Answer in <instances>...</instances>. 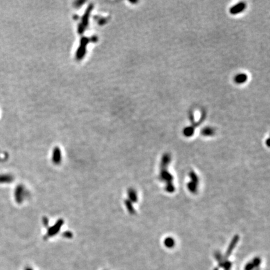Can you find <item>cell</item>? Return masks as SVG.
<instances>
[{
    "instance_id": "1",
    "label": "cell",
    "mask_w": 270,
    "mask_h": 270,
    "mask_svg": "<svg viewBox=\"0 0 270 270\" xmlns=\"http://www.w3.org/2000/svg\"><path fill=\"white\" fill-rule=\"evenodd\" d=\"M27 196V191L24 188V187L22 185H18L14 191V198L15 201L18 204L22 203L24 199H26Z\"/></svg>"
},
{
    "instance_id": "2",
    "label": "cell",
    "mask_w": 270,
    "mask_h": 270,
    "mask_svg": "<svg viewBox=\"0 0 270 270\" xmlns=\"http://www.w3.org/2000/svg\"><path fill=\"white\" fill-rule=\"evenodd\" d=\"M245 8H246V4H245L244 3L241 2V3L236 4L235 6H233L230 9V13L232 15L238 14V13L243 12Z\"/></svg>"
},
{
    "instance_id": "3",
    "label": "cell",
    "mask_w": 270,
    "mask_h": 270,
    "mask_svg": "<svg viewBox=\"0 0 270 270\" xmlns=\"http://www.w3.org/2000/svg\"><path fill=\"white\" fill-rule=\"evenodd\" d=\"M14 176L9 173L0 174V184H9L14 181Z\"/></svg>"
},
{
    "instance_id": "4",
    "label": "cell",
    "mask_w": 270,
    "mask_h": 270,
    "mask_svg": "<svg viewBox=\"0 0 270 270\" xmlns=\"http://www.w3.org/2000/svg\"><path fill=\"white\" fill-rule=\"evenodd\" d=\"M247 79L248 76L246 74H244V73H240V74H238L235 76V81L238 84H241L246 82L247 81Z\"/></svg>"
},
{
    "instance_id": "5",
    "label": "cell",
    "mask_w": 270,
    "mask_h": 270,
    "mask_svg": "<svg viewBox=\"0 0 270 270\" xmlns=\"http://www.w3.org/2000/svg\"><path fill=\"white\" fill-rule=\"evenodd\" d=\"M61 160V153L58 150H55L53 153V162L55 163H58Z\"/></svg>"
},
{
    "instance_id": "6",
    "label": "cell",
    "mask_w": 270,
    "mask_h": 270,
    "mask_svg": "<svg viewBox=\"0 0 270 270\" xmlns=\"http://www.w3.org/2000/svg\"><path fill=\"white\" fill-rule=\"evenodd\" d=\"M193 132H194V129L192 127H188L184 130V134L187 137L192 136Z\"/></svg>"
},
{
    "instance_id": "7",
    "label": "cell",
    "mask_w": 270,
    "mask_h": 270,
    "mask_svg": "<svg viewBox=\"0 0 270 270\" xmlns=\"http://www.w3.org/2000/svg\"><path fill=\"white\" fill-rule=\"evenodd\" d=\"M213 133V131L210 128H206L203 130V134L204 136H210Z\"/></svg>"
},
{
    "instance_id": "8",
    "label": "cell",
    "mask_w": 270,
    "mask_h": 270,
    "mask_svg": "<svg viewBox=\"0 0 270 270\" xmlns=\"http://www.w3.org/2000/svg\"><path fill=\"white\" fill-rule=\"evenodd\" d=\"M173 240H167L166 241V245L167 247H172L173 246Z\"/></svg>"
},
{
    "instance_id": "9",
    "label": "cell",
    "mask_w": 270,
    "mask_h": 270,
    "mask_svg": "<svg viewBox=\"0 0 270 270\" xmlns=\"http://www.w3.org/2000/svg\"><path fill=\"white\" fill-rule=\"evenodd\" d=\"M24 270H33V269L31 268H30V267H27V268H25V269Z\"/></svg>"
},
{
    "instance_id": "10",
    "label": "cell",
    "mask_w": 270,
    "mask_h": 270,
    "mask_svg": "<svg viewBox=\"0 0 270 270\" xmlns=\"http://www.w3.org/2000/svg\"><path fill=\"white\" fill-rule=\"evenodd\" d=\"M215 270H218V269H215Z\"/></svg>"
}]
</instances>
